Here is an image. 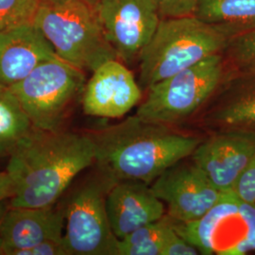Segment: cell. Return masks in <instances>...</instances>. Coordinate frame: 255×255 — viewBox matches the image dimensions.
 <instances>
[{
  "label": "cell",
  "mask_w": 255,
  "mask_h": 255,
  "mask_svg": "<svg viewBox=\"0 0 255 255\" xmlns=\"http://www.w3.org/2000/svg\"><path fill=\"white\" fill-rule=\"evenodd\" d=\"M173 224V223H172ZM200 255L198 249L193 246L187 240L175 230L169 232L165 240L162 255Z\"/></svg>",
  "instance_id": "24"
},
{
  "label": "cell",
  "mask_w": 255,
  "mask_h": 255,
  "mask_svg": "<svg viewBox=\"0 0 255 255\" xmlns=\"http://www.w3.org/2000/svg\"><path fill=\"white\" fill-rule=\"evenodd\" d=\"M106 209L112 231L119 240L165 216L164 202L151 185L132 180L116 182L107 194Z\"/></svg>",
  "instance_id": "14"
},
{
  "label": "cell",
  "mask_w": 255,
  "mask_h": 255,
  "mask_svg": "<svg viewBox=\"0 0 255 255\" xmlns=\"http://www.w3.org/2000/svg\"><path fill=\"white\" fill-rule=\"evenodd\" d=\"M162 18L195 15L198 0H156Z\"/></svg>",
  "instance_id": "22"
},
{
  "label": "cell",
  "mask_w": 255,
  "mask_h": 255,
  "mask_svg": "<svg viewBox=\"0 0 255 255\" xmlns=\"http://www.w3.org/2000/svg\"><path fill=\"white\" fill-rule=\"evenodd\" d=\"M172 223L200 255H243L255 252V203L242 201L234 192L225 193L200 219L186 223L172 220Z\"/></svg>",
  "instance_id": "8"
},
{
  "label": "cell",
  "mask_w": 255,
  "mask_h": 255,
  "mask_svg": "<svg viewBox=\"0 0 255 255\" xmlns=\"http://www.w3.org/2000/svg\"><path fill=\"white\" fill-rule=\"evenodd\" d=\"M88 135L95 147L97 167L116 182L132 180L149 184L168 167L190 157L202 140L137 115Z\"/></svg>",
  "instance_id": "2"
},
{
  "label": "cell",
  "mask_w": 255,
  "mask_h": 255,
  "mask_svg": "<svg viewBox=\"0 0 255 255\" xmlns=\"http://www.w3.org/2000/svg\"><path fill=\"white\" fill-rule=\"evenodd\" d=\"M86 1H88L89 3H91L92 5H94V6H96L97 4H98V2L100 1V0H86Z\"/></svg>",
  "instance_id": "28"
},
{
  "label": "cell",
  "mask_w": 255,
  "mask_h": 255,
  "mask_svg": "<svg viewBox=\"0 0 255 255\" xmlns=\"http://www.w3.org/2000/svg\"><path fill=\"white\" fill-rule=\"evenodd\" d=\"M56 57L53 47L32 21L0 31V86L9 88Z\"/></svg>",
  "instance_id": "16"
},
{
  "label": "cell",
  "mask_w": 255,
  "mask_h": 255,
  "mask_svg": "<svg viewBox=\"0 0 255 255\" xmlns=\"http://www.w3.org/2000/svg\"><path fill=\"white\" fill-rule=\"evenodd\" d=\"M9 206V201H4L0 202V227H1V223H2V219L6 213V211L8 210Z\"/></svg>",
  "instance_id": "27"
},
{
  "label": "cell",
  "mask_w": 255,
  "mask_h": 255,
  "mask_svg": "<svg viewBox=\"0 0 255 255\" xmlns=\"http://www.w3.org/2000/svg\"><path fill=\"white\" fill-rule=\"evenodd\" d=\"M69 197L64 213L68 255H118L119 239L110 225L107 194L116 181L99 167Z\"/></svg>",
  "instance_id": "7"
},
{
  "label": "cell",
  "mask_w": 255,
  "mask_h": 255,
  "mask_svg": "<svg viewBox=\"0 0 255 255\" xmlns=\"http://www.w3.org/2000/svg\"><path fill=\"white\" fill-rule=\"evenodd\" d=\"M227 72L222 53L151 85L135 115L150 122L177 126L195 118L218 90Z\"/></svg>",
  "instance_id": "5"
},
{
  "label": "cell",
  "mask_w": 255,
  "mask_h": 255,
  "mask_svg": "<svg viewBox=\"0 0 255 255\" xmlns=\"http://www.w3.org/2000/svg\"><path fill=\"white\" fill-rule=\"evenodd\" d=\"M32 23L58 57L82 71L93 72L101 64L119 59L96 6L86 0H40Z\"/></svg>",
  "instance_id": "4"
},
{
  "label": "cell",
  "mask_w": 255,
  "mask_h": 255,
  "mask_svg": "<svg viewBox=\"0 0 255 255\" xmlns=\"http://www.w3.org/2000/svg\"><path fill=\"white\" fill-rule=\"evenodd\" d=\"M222 54L227 71H255V24L230 37Z\"/></svg>",
  "instance_id": "20"
},
{
  "label": "cell",
  "mask_w": 255,
  "mask_h": 255,
  "mask_svg": "<svg viewBox=\"0 0 255 255\" xmlns=\"http://www.w3.org/2000/svg\"><path fill=\"white\" fill-rule=\"evenodd\" d=\"M14 182L7 170L0 172V202L10 201L14 196Z\"/></svg>",
  "instance_id": "26"
},
{
  "label": "cell",
  "mask_w": 255,
  "mask_h": 255,
  "mask_svg": "<svg viewBox=\"0 0 255 255\" xmlns=\"http://www.w3.org/2000/svg\"><path fill=\"white\" fill-rule=\"evenodd\" d=\"M172 228V220L165 215L163 219L137 229L119 240L118 255H162Z\"/></svg>",
  "instance_id": "19"
},
{
  "label": "cell",
  "mask_w": 255,
  "mask_h": 255,
  "mask_svg": "<svg viewBox=\"0 0 255 255\" xmlns=\"http://www.w3.org/2000/svg\"><path fill=\"white\" fill-rule=\"evenodd\" d=\"M234 33L229 26L210 24L195 15L161 19L138 58L139 85L146 91L211 55L222 53Z\"/></svg>",
  "instance_id": "3"
},
{
  "label": "cell",
  "mask_w": 255,
  "mask_h": 255,
  "mask_svg": "<svg viewBox=\"0 0 255 255\" xmlns=\"http://www.w3.org/2000/svg\"><path fill=\"white\" fill-rule=\"evenodd\" d=\"M15 255H68L63 239H51L19 251Z\"/></svg>",
  "instance_id": "25"
},
{
  "label": "cell",
  "mask_w": 255,
  "mask_h": 255,
  "mask_svg": "<svg viewBox=\"0 0 255 255\" xmlns=\"http://www.w3.org/2000/svg\"><path fill=\"white\" fill-rule=\"evenodd\" d=\"M84 71L56 57L38 65L25 79L11 85L33 128L57 130L85 86Z\"/></svg>",
  "instance_id": "6"
},
{
  "label": "cell",
  "mask_w": 255,
  "mask_h": 255,
  "mask_svg": "<svg viewBox=\"0 0 255 255\" xmlns=\"http://www.w3.org/2000/svg\"><path fill=\"white\" fill-rule=\"evenodd\" d=\"M143 90L133 73L119 59L109 60L93 72L82 92L85 115L120 119L137 106Z\"/></svg>",
  "instance_id": "12"
},
{
  "label": "cell",
  "mask_w": 255,
  "mask_h": 255,
  "mask_svg": "<svg viewBox=\"0 0 255 255\" xmlns=\"http://www.w3.org/2000/svg\"><path fill=\"white\" fill-rule=\"evenodd\" d=\"M150 185L166 206V215L182 223L201 218L225 194L210 182L190 157L168 167Z\"/></svg>",
  "instance_id": "10"
},
{
  "label": "cell",
  "mask_w": 255,
  "mask_h": 255,
  "mask_svg": "<svg viewBox=\"0 0 255 255\" xmlns=\"http://www.w3.org/2000/svg\"><path fill=\"white\" fill-rule=\"evenodd\" d=\"M195 16L238 30L255 24V0H198ZM236 32V33H237Z\"/></svg>",
  "instance_id": "18"
},
{
  "label": "cell",
  "mask_w": 255,
  "mask_h": 255,
  "mask_svg": "<svg viewBox=\"0 0 255 255\" xmlns=\"http://www.w3.org/2000/svg\"><path fill=\"white\" fill-rule=\"evenodd\" d=\"M96 8L106 36L124 64L138 60L162 19L156 0H100Z\"/></svg>",
  "instance_id": "9"
},
{
  "label": "cell",
  "mask_w": 255,
  "mask_h": 255,
  "mask_svg": "<svg viewBox=\"0 0 255 255\" xmlns=\"http://www.w3.org/2000/svg\"><path fill=\"white\" fill-rule=\"evenodd\" d=\"M242 201L255 203V153L233 189Z\"/></svg>",
  "instance_id": "23"
},
{
  "label": "cell",
  "mask_w": 255,
  "mask_h": 255,
  "mask_svg": "<svg viewBox=\"0 0 255 255\" xmlns=\"http://www.w3.org/2000/svg\"><path fill=\"white\" fill-rule=\"evenodd\" d=\"M192 122L209 133L233 130L255 135V71H227Z\"/></svg>",
  "instance_id": "11"
},
{
  "label": "cell",
  "mask_w": 255,
  "mask_h": 255,
  "mask_svg": "<svg viewBox=\"0 0 255 255\" xmlns=\"http://www.w3.org/2000/svg\"><path fill=\"white\" fill-rule=\"evenodd\" d=\"M32 128L16 97L9 88L0 86V157L9 156Z\"/></svg>",
  "instance_id": "17"
},
{
  "label": "cell",
  "mask_w": 255,
  "mask_h": 255,
  "mask_svg": "<svg viewBox=\"0 0 255 255\" xmlns=\"http://www.w3.org/2000/svg\"><path fill=\"white\" fill-rule=\"evenodd\" d=\"M7 171L14 182L11 207L55 205L74 179L95 164L88 133L33 128L9 156Z\"/></svg>",
  "instance_id": "1"
},
{
  "label": "cell",
  "mask_w": 255,
  "mask_h": 255,
  "mask_svg": "<svg viewBox=\"0 0 255 255\" xmlns=\"http://www.w3.org/2000/svg\"><path fill=\"white\" fill-rule=\"evenodd\" d=\"M64 230V209L55 205L9 206L0 227V255H15L46 240L63 239Z\"/></svg>",
  "instance_id": "15"
},
{
  "label": "cell",
  "mask_w": 255,
  "mask_h": 255,
  "mask_svg": "<svg viewBox=\"0 0 255 255\" xmlns=\"http://www.w3.org/2000/svg\"><path fill=\"white\" fill-rule=\"evenodd\" d=\"M255 153V135L223 130L202 139L190 158L219 190L233 192Z\"/></svg>",
  "instance_id": "13"
},
{
  "label": "cell",
  "mask_w": 255,
  "mask_h": 255,
  "mask_svg": "<svg viewBox=\"0 0 255 255\" xmlns=\"http://www.w3.org/2000/svg\"><path fill=\"white\" fill-rule=\"evenodd\" d=\"M40 0H0V31L31 22Z\"/></svg>",
  "instance_id": "21"
}]
</instances>
